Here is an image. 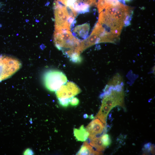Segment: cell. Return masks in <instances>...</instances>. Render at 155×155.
Listing matches in <instances>:
<instances>
[{
	"instance_id": "cell-1",
	"label": "cell",
	"mask_w": 155,
	"mask_h": 155,
	"mask_svg": "<svg viewBox=\"0 0 155 155\" xmlns=\"http://www.w3.org/2000/svg\"><path fill=\"white\" fill-rule=\"evenodd\" d=\"M132 13L130 7L120 2L108 5L99 13L98 22L108 32L119 36L125 24L130 22Z\"/></svg>"
},
{
	"instance_id": "cell-2",
	"label": "cell",
	"mask_w": 155,
	"mask_h": 155,
	"mask_svg": "<svg viewBox=\"0 0 155 155\" xmlns=\"http://www.w3.org/2000/svg\"><path fill=\"white\" fill-rule=\"evenodd\" d=\"M54 40L57 48L71 60L74 61L80 58L81 42L73 36L70 30H55Z\"/></svg>"
},
{
	"instance_id": "cell-3",
	"label": "cell",
	"mask_w": 155,
	"mask_h": 155,
	"mask_svg": "<svg viewBox=\"0 0 155 155\" xmlns=\"http://www.w3.org/2000/svg\"><path fill=\"white\" fill-rule=\"evenodd\" d=\"M55 30H70L74 25L77 13L61 3L55 1L54 3Z\"/></svg>"
},
{
	"instance_id": "cell-4",
	"label": "cell",
	"mask_w": 155,
	"mask_h": 155,
	"mask_svg": "<svg viewBox=\"0 0 155 155\" xmlns=\"http://www.w3.org/2000/svg\"><path fill=\"white\" fill-rule=\"evenodd\" d=\"M22 66L21 62L14 57L0 55V82L11 77Z\"/></svg>"
},
{
	"instance_id": "cell-5",
	"label": "cell",
	"mask_w": 155,
	"mask_h": 155,
	"mask_svg": "<svg viewBox=\"0 0 155 155\" xmlns=\"http://www.w3.org/2000/svg\"><path fill=\"white\" fill-rule=\"evenodd\" d=\"M43 81L45 87L47 89L54 92L66 83L67 79L65 75L61 71L51 70L44 73Z\"/></svg>"
},
{
	"instance_id": "cell-6",
	"label": "cell",
	"mask_w": 155,
	"mask_h": 155,
	"mask_svg": "<svg viewBox=\"0 0 155 155\" xmlns=\"http://www.w3.org/2000/svg\"><path fill=\"white\" fill-rule=\"evenodd\" d=\"M81 90L75 83L66 82L56 91L57 96L59 99H70L79 94Z\"/></svg>"
},
{
	"instance_id": "cell-7",
	"label": "cell",
	"mask_w": 155,
	"mask_h": 155,
	"mask_svg": "<svg viewBox=\"0 0 155 155\" xmlns=\"http://www.w3.org/2000/svg\"><path fill=\"white\" fill-rule=\"evenodd\" d=\"M109 86L111 87V92L109 94L103 98L102 103L111 109L117 106L123 107L124 93L123 90L118 91L113 89L112 86Z\"/></svg>"
},
{
	"instance_id": "cell-8",
	"label": "cell",
	"mask_w": 155,
	"mask_h": 155,
	"mask_svg": "<svg viewBox=\"0 0 155 155\" xmlns=\"http://www.w3.org/2000/svg\"><path fill=\"white\" fill-rule=\"evenodd\" d=\"M96 0H67L66 5L77 13L89 11L90 6L96 5Z\"/></svg>"
},
{
	"instance_id": "cell-9",
	"label": "cell",
	"mask_w": 155,
	"mask_h": 155,
	"mask_svg": "<svg viewBox=\"0 0 155 155\" xmlns=\"http://www.w3.org/2000/svg\"><path fill=\"white\" fill-rule=\"evenodd\" d=\"M104 31V28L97 22L90 35L80 42L81 52L97 43L100 37Z\"/></svg>"
},
{
	"instance_id": "cell-10",
	"label": "cell",
	"mask_w": 155,
	"mask_h": 155,
	"mask_svg": "<svg viewBox=\"0 0 155 155\" xmlns=\"http://www.w3.org/2000/svg\"><path fill=\"white\" fill-rule=\"evenodd\" d=\"M105 125L98 119L92 120L87 126L86 129L89 134V140L99 137L105 134L107 131Z\"/></svg>"
},
{
	"instance_id": "cell-11",
	"label": "cell",
	"mask_w": 155,
	"mask_h": 155,
	"mask_svg": "<svg viewBox=\"0 0 155 155\" xmlns=\"http://www.w3.org/2000/svg\"><path fill=\"white\" fill-rule=\"evenodd\" d=\"M90 29V26L88 23L78 25L73 30V34L78 36V38L85 39L88 37Z\"/></svg>"
},
{
	"instance_id": "cell-12",
	"label": "cell",
	"mask_w": 155,
	"mask_h": 155,
	"mask_svg": "<svg viewBox=\"0 0 155 155\" xmlns=\"http://www.w3.org/2000/svg\"><path fill=\"white\" fill-rule=\"evenodd\" d=\"M74 136L78 141L84 142L85 141L89 135V133L83 125H82L78 129H73Z\"/></svg>"
},
{
	"instance_id": "cell-13",
	"label": "cell",
	"mask_w": 155,
	"mask_h": 155,
	"mask_svg": "<svg viewBox=\"0 0 155 155\" xmlns=\"http://www.w3.org/2000/svg\"><path fill=\"white\" fill-rule=\"evenodd\" d=\"M102 152L95 151L86 141H85L76 155H100Z\"/></svg>"
},
{
	"instance_id": "cell-14",
	"label": "cell",
	"mask_w": 155,
	"mask_h": 155,
	"mask_svg": "<svg viewBox=\"0 0 155 155\" xmlns=\"http://www.w3.org/2000/svg\"><path fill=\"white\" fill-rule=\"evenodd\" d=\"M112 109L107 105L102 103L101 106L95 118H98L106 125L107 115Z\"/></svg>"
},
{
	"instance_id": "cell-15",
	"label": "cell",
	"mask_w": 155,
	"mask_h": 155,
	"mask_svg": "<svg viewBox=\"0 0 155 155\" xmlns=\"http://www.w3.org/2000/svg\"><path fill=\"white\" fill-rule=\"evenodd\" d=\"M101 136L90 140V146L95 148L97 151L100 152L104 150L106 148L102 144Z\"/></svg>"
},
{
	"instance_id": "cell-16",
	"label": "cell",
	"mask_w": 155,
	"mask_h": 155,
	"mask_svg": "<svg viewBox=\"0 0 155 155\" xmlns=\"http://www.w3.org/2000/svg\"><path fill=\"white\" fill-rule=\"evenodd\" d=\"M119 85H123V78L119 73H117L110 80L107 85L115 86Z\"/></svg>"
},
{
	"instance_id": "cell-17",
	"label": "cell",
	"mask_w": 155,
	"mask_h": 155,
	"mask_svg": "<svg viewBox=\"0 0 155 155\" xmlns=\"http://www.w3.org/2000/svg\"><path fill=\"white\" fill-rule=\"evenodd\" d=\"M102 144L106 147L110 145L111 143V140L109 135L104 134L101 137Z\"/></svg>"
},
{
	"instance_id": "cell-18",
	"label": "cell",
	"mask_w": 155,
	"mask_h": 155,
	"mask_svg": "<svg viewBox=\"0 0 155 155\" xmlns=\"http://www.w3.org/2000/svg\"><path fill=\"white\" fill-rule=\"evenodd\" d=\"M106 7L108 5H113L118 4L120 2L118 0H102Z\"/></svg>"
},
{
	"instance_id": "cell-19",
	"label": "cell",
	"mask_w": 155,
	"mask_h": 155,
	"mask_svg": "<svg viewBox=\"0 0 155 155\" xmlns=\"http://www.w3.org/2000/svg\"><path fill=\"white\" fill-rule=\"evenodd\" d=\"M70 99H59L60 104L64 107L67 106L69 103Z\"/></svg>"
},
{
	"instance_id": "cell-20",
	"label": "cell",
	"mask_w": 155,
	"mask_h": 155,
	"mask_svg": "<svg viewBox=\"0 0 155 155\" xmlns=\"http://www.w3.org/2000/svg\"><path fill=\"white\" fill-rule=\"evenodd\" d=\"M79 103V100L76 97H72L69 100V103L72 106L77 105Z\"/></svg>"
},
{
	"instance_id": "cell-21",
	"label": "cell",
	"mask_w": 155,
	"mask_h": 155,
	"mask_svg": "<svg viewBox=\"0 0 155 155\" xmlns=\"http://www.w3.org/2000/svg\"><path fill=\"white\" fill-rule=\"evenodd\" d=\"M152 145V144L150 142L146 143L144 145L143 149L145 151L147 152H149L151 150Z\"/></svg>"
},
{
	"instance_id": "cell-22",
	"label": "cell",
	"mask_w": 155,
	"mask_h": 155,
	"mask_svg": "<svg viewBox=\"0 0 155 155\" xmlns=\"http://www.w3.org/2000/svg\"><path fill=\"white\" fill-rule=\"evenodd\" d=\"M89 117L91 119H92L94 118V117L93 116V115H91L90 116H89Z\"/></svg>"
},
{
	"instance_id": "cell-23",
	"label": "cell",
	"mask_w": 155,
	"mask_h": 155,
	"mask_svg": "<svg viewBox=\"0 0 155 155\" xmlns=\"http://www.w3.org/2000/svg\"><path fill=\"white\" fill-rule=\"evenodd\" d=\"M88 117V116L87 114H85L84 115V118H87Z\"/></svg>"
},
{
	"instance_id": "cell-24",
	"label": "cell",
	"mask_w": 155,
	"mask_h": 155,
	"mask_svg": "<svg viewBox=\"0 0 155 155\" xmlns=\"http://www.w3.org/2000/svg\"><path fill=\"white\" fill-rule=\"evenodd\" d=\"M131 0H124L125 1H130Z\"/></svg>"
}]
</instances>
